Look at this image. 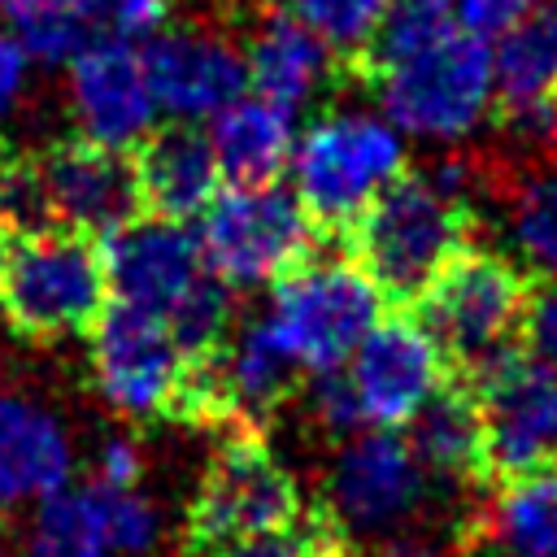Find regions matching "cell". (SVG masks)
Wrapping results in <instances>:
<instances>
[{"label":"cell","instance_id":"cell-1","mask_svg":"<svg viewBox=\"0 0 557 557\" xmlns=\"http://www.w3.org/2000/svg\"><path fill=\"white\" fill-rule=\"evenodd\" d=\"M374 104L431 148H461L496 117V65L453 0H392L357 61Z\"/></svg>","mask_w":557,"mask_h":557},{"label":"cell","instance_id":"cell-2","mask_svg":"<svg viewBox=\"0 0 557 557\" xmlns=\"http://www.w3.org/2000/svg\"><path fill=\"white\" fill-rule=\"evenodd\" d=\"M479 205V170L466 157H440L426 170H405L352 226L357 261L400 300H418L440 270L466 252Z\"/></svg>","mask_w":557,"mask_h":557},{"label":"cell","instance_id":"cell-3","mask_svg":"<svg viewBox=\"0 0 557 557\" xmlns=\"http://www.w3.org/2000/svg\"><path fill=\"white\" fill-rule=\"evenodd\" d=\"M109 296L174 326V335L209 357L231 331V287L209 270L196 231L174 218H131L104 235Z\"/></svg>","mask_w":557,"mask_h":557},{"label":"cell","instance_id":"cell-4","mask_svg":"<svg viewBox=\"0 0 557 557\" xmlns=\"http://www.w3.org/2000/svg\"><path fill=\"white\" fill-rule=\"evenodd\" d=\"M444 357L422 318H379L339 370L309 374V413L335 435L400 431L444 392Z\"/></svg>","mask_w":557,"mask_h":557},{"label":"cell","instance_id":"cell-5","mask_svg":"<svg viewBox=\"0 0 557 557\" xmlns=\"http://www.w3.org/2000/svg\"><path fill=\"white\" fill-rule=\"evenodd\" d=\"M109 305L104 252L91 235L57 222H26L0 235V313L35 344L87 335Z\"/></svg>","mask_w":557,"mask_h":557},{"label":"cell","instance_id":"cell-6","mask_svg":"<svg viewBox=\"0 0 557 557\" xmlns=\"http://www.w3.org/2000/svg\"><path fill=\"white\" fill-rule=\"evenodd\" d=\"M409 170V139L383 109H326L292 148V191L318 226L352 231Z\"/></svg>","mask_w":557,"mask_h":557},{"label":"cell","instance_id":"cell-7","mask_svg":"<svg viewBox=\"0 0 557 557\" xmlns=\"http://www.w3.org/2000/svg\"><path fill=\"white\" fill-rule=\"evenodd\" d=\"M196 357L170 322L109 300L87 331V379L96 400L122 422H157L170 413H191Z\"/></svg>","mask_w":557,"mask_h":557},{"label":"cell","instance_id":"cell-8","mask_svg":"<svg viewBox=\"0 0 557 557\" xmlns=\"http://www.w3.org/2000/svg\"><path fill=\"white\" fill-rule=\"evenodd\" d=\"M383 287L357 257H305L278 283L261 322L305 374L339 370L383 318Z\"/></svg>","mask_w":557,"mask_h":557},{"label":"cell","instance_id":"cell-9","mask_svg":"<svg viewBox=\"0 0 557 557\" xmlns=\"http://www.w3.org/2000/svg\"><path fill=\"white\" fill-rule=\"evenodd\" d=\"M527 305H531V283L518 257L492 248H466L418 296V318L448 357L479 370L513 352L509 344L522 339Z\"/></svg>","mask_w":557,"mask_h":557},{"label":"cell","instance_id":"cell-10","mask_svg":"<svg viewBox=\"0 0 557 557\" xmlns=\"http://www.w3.org/2000/svg\"><path fill=\"white\" fill-rule=\"evenodd\" d=\"M196 222L200 252L231 292L278 283L296 261L309 257L318 226L300 196L278 183H231Z\"/></svg>","mask_w":557,"mask_h":557},{"label":"cell","instance_id":"cell-11","mask_svg":"<svg viewBox=\"0 0 557 557\" xmlns=\"http://www.w3.org/2000/svg\"><path fill=\"white\" fill-rule=\"evenodd\" d=\"M431 474L396 431H352L331 453L322 474V513L326 527L344 540H383L418 522Z\"/></svg>","mask_w":557,"mask_h":557},{"label":"cell","instance_id":"cell-12","mask_svg":"<svg viewBox=\"0 0 557 557\" xmlns=\"http://www.w3.org/2000/svg\"><path fill=\"white\" fill-rule=\"evenodd\" d=\"M17 213H44L78 235H109L144 205L135 161L96 139H57L35 161L13 165Z\"/></svg>","mask_w":557,"mask_h":557},{"label":"cell","instance_id":"cell-13","mask_svg":"<svg viewBox=\"0 0 557 557\" xmlns=\"http://www.w3.org/2000/svg\"><path fill=\"white\" fill-rule=\"evenodd\" d=\"M300 513V483L292 470L252 435H239L213 453L205 466L191 505H187V540L205 557L244 535H261L287 527Z\"/></svg>","mask_w":557,"mask_h":557},{"label":"cell","instance_id":"cell-14","mask_svg":"<svg viewBox=\"0 0 557 557\" xmlns=\"http://www.w3.org/2000/svg\"><path fill=\"white\" fill-rule=\"evenodd\" d=\"M65 113L83 139L135 152L161 117L144 52L126 39H87L65 61Z\"/></svg>","mask_w":557,"mask_h":557},{"label":"cell","instance_id":"cell-15","mask_svg":"<svg viewBox=\"0 0 557 557\" xmlns=\"http://www.w3.org/2000/svg\"><path fill=\"white\" fill-rule=\"evenodd\" d=\"M144 65L161 113L174 122H209L248 87L244 39L205 17L161 26L144 48Z\"/></svg>","mask_w":557,"mask_h":557},{"label":"cell","instance_id":"cell-16","mask_svg":"<svg viewBox=\"0 0 557 557\" xmlns=\"http://www.w3.org/2000/svg\"><path fill=\"white\" fill-rule=\"evenodd\" d=\"M300 374L305 370L292 361L278 335L261 318H252L226 331V339L200 361L191 413H213L222 422L257 431L287 405Z\"/></svg>","mask_w":557,"mask_h":557},{"label":"cell","instance_id":"cell-17","mask_svg":"<svg viewBox=\"0 0 557 557\" xmlns=\"http://www.w3.org/2000/svg\"><path fill=\"white\" fill-rule=\"evenodd\" d=\"M483 418H487V461L500 474H522L557 457V370L527 352H505L474 370Z\"/></svg>","mask_w":557,"mask_h":557},{"label":"cell","instance_id":"cell-18","mask_svg":"<svg viewBox=\"0 0 557 557\" xmlns=\"http://www.w3.org/2000/svg\"><path fill=\"white\" fill-rule=\"evenodd\" d=\"M78 444L57 405L0 387V509H35L74 483Z\"/></svg>","mask_w":557,"mask_h":557},{"label":"cell","instance_id":"cell-19","mask_svg":"<svg viewBox=\"0 0 557 557\" xmlns=\"http://www.w3.org/2000/svg\"><path fill=\"white\" fill-rule=\"evenodd\" d=\"M496 113L505 131L544 152L557 144V0L496 39Z\"/></svg>","mask_w":557,"mask_h":557},{"label":"cell","instance_id":"cell-20","mask_svg":"<svg viewBox=\"0 0 557 557\" xmlns=\"http://www.w3.org/2000/svg\"><path fill=\"white\" fill-rule=\"evenodd\" d=\"M248 87L300 113L313 104L335 78V52L283 4H257L244 30Z\"/></svg>","mask_w":557,"mask_h":557},{"label":"cell","instance_id":"cell-21","mask_svg":"<svg viewBox=\"0 0 557 557\" xmlns=\"http://www.w3.org/2000/svg\"><path fill=\"white\" fill-rule=\"evenodd\" d=\"M135 174L139 196L157 218H200L205 205L222 191V165L213 157L209 131H196V122H174L152 131L135 148Z\"/></svg>","mask_w":557,"mask_h":557},{"label":"cell","instance_id":"cell-22","mask_svg":"<svg viewBox=\"0 0 557 557\" xmlns=\"http://www.w3.org/2000/svg\"><path fill=\"white\" fill-rule=\"evenodd\" d=\"M296 113L270 96H239L209 117V144L231 183H274L296 148Z\"/></svg>","mask_w":557,"mask_h":557},{"label":"cell","instance_id":"cell-23","mask_svg":"<svg viewBox=\"0 0 557 557\" xmlns=\"http://www.w3.org/2000/svg\"><path fill=\"white\" fill-rule=\"evenodd\" d=\"M479 540L487 557H557V461L505 474L479 518Z\"/></svg>","mask_w":557,"mask_h":557},{"label":"cell","instance_id":"cell-24","mask_svg":"<svg viewBox=\"0 0 557 557\" xmlns=\"http://www.w3.org/2000/svg\"><path fill=\"white\" fill-rule=\"evenodd\" d=\"M409 448L435 483H466L483 474L487 461V418L479 392L444 387L409 426Z\"/></svg>","mask_w":557,"mask_h":557},{"label":"cell","instance_id":"cell-25","mask_svg":"<svg viewBox=\"0 0 557 557\" xmlns=\"http://www.w3.org/2000/svg\"><path fill=\"white\" fill-rule=\"evenodd\" d=\"M505 239L513 257L557 283V165H535L505 191Z\"/></svg>","mask_w":557,"mask_h":557},{"label":"cell","instance_id":"cell-26","mask_svg":"<svg viewBox=\"0 0 557 557\" xmlns=\"http://www.w3.org/2000/svg\"><path fill=\"white\" fill-rule=\"evenodd\" d=\"M26 557H113L87 483H70L30 509Z\"/></svg>","mask_w":557,"mask_h":557},{"label":"cell","instance_id":"cell-27","mask_svg":"<svg viewBox=\"0 0 557 557\" xmlns=\"http://www.w3.org/2000/svg\"><path fill=\"white\" fill-rule=\"evenodd\" d=\"M104 540L113 557H157L165 548V509L139 483H100L87 479Z\"/></svg>","mask_w":557,"mask_h":557},{"label":"cell","instance_id":"cell-28","mask_svg":"<svg viewBox=\"0 0 557 557\" xmlns=\"http://www.w3.org/2000/svg\"><path fill=\"white\" fill-rule=\"evenodd\" d=\"M0 13L39 65H65L91 39L78 0H0Z\"/></svg>","mask_w":557,"mask_h":557},{"label":"cell","instance_id":"cell-29","mask_svg":"<svg viewBox=\"0 0 557 557\" xmlns=\"http://www.w3.org/2000/svg\"><path fill=\"white\" fill-rule=\"evenodd\" d=\"M392 0H283L287 13H296L339 61H361L374 44Z\"/></svg>","mask_w":557,"mask_h":557},{"label":"cell","instance_id":"cell-30","mask_svg":"<svg viewBox=\"0 0 557 557\" xmlns=\"http://www.w3.org/2000/svg\"><path fill=\"white\" fill-rule=\"evenodd\" d=\"M339 535L326 527V522H287V527H274V531H261V535H244L226 548H213L205 557H339L335 553Z\"/></svg>","mask_w":557,"mask_h":557},{"label":"cell","instance_id":"cell-31","mask_svg":"<svg viewBox=\"0 0 557 557\" xmlns=\"http://www.w3.org/2000/svg\"><path fill=\"white\" fill-rule=\"evenodd\" d=\"M87 26L104 39H152L165 26L170 0H78Z\"/></svg>","mask_w":557,"mask_h":557},{"label":"cell","instance_id":"cell-32","mask_svg":"<svg viewBox=\"0 0 557 557\" xmlns=\"http://www.w3.org/2000/svg\"><path fill=\"white\" fill-rule=\"evenodd\" d=\"M457 17L466 30L483 35V39H500L505 30H513L518 22H527L531 13H540L553 0H453Z\"/></svg>","mask_w":557,"mask_h":557},{"label":"cell","instance_id":"cell-33","mask_svg":"<svg viewBox=\"0 0 557 557\" xmlns=\"http://www.w3.org/2000/svg\"><path fill=\"white\" fill-rule=\"evenodd\" d=\"M522 348H527V357H535L540 366L557 370V283L531 292L527 322H522Z\"/></svg>","mask_w":557,"mask_h":557},{"label":"cell","instance_id":"cell-34","mask_svg":"<svg viewBox=\"0 0 557 557\" xmlns=\"http://www.w3.org/2000/svg\"><path fill=\"white\" fill-rule=\"evenodd\" d=\"M30 65L35 57L22 48L17 35H0V131L22 113L30 96Z\"/></svg>","mask_w":557,"mask_h":557},{"label":"cell","instance_id":"cell-35","mask_svg":"<svg viewBox=\"0 0 557 557\" xmlns=\"http://www.w3.org/2000/svg\"><path fill=\"white\" fill-rule=\"evenodd\" d=\"M144 474V448L126 431H109L91 448V479L100 483H139Z\"/></svg>","mask_w":557,"mask_h":557},{"label":"cell","instance_id":"cell-36","mask_svg":"<svg viewBox=\"0 0 557 557\" xmlns=\"http://www.w3.org/2000/svg\"><path fill=\"white\" fill-rule=\"evenodd\" d=\"M361 557H453L448 540L435 535V531H422V527H405V531H392L383 540H370L361 548Z\"/></svg>","mask_w":557,"mask_h":557},{"label":"cell","instance_id":"cell-37","mask_svg":"<svg viewBox=\"0 0 557 557\" xmlns=\"http://www.w3.org/2000/svg\"><path fill=\"white\" fill-rule=\"evenodd\" d=\"M13 213H17V187H13V170H9V165H0V235L9 231Z\"/></svg>","mask_w":557,"mask_h":557},{"label":"cell","instance_id":"cell-38","mask_svg":"<svg viewBox=\"0 0 557 557\" xmlns=\"http://www.w3.org/2000/svg\"><path fill=\"white\" fill-rule=\"evenodd\" d=\"M4 548H9V531H4V518H0V557H4Z\"/></svg>","mask_w":557,"mask_h":557},{"label":"cell","instance_id":"cell-39","mask_svg":"<svg viewBox=\"0 0 557 557\" xmlns=\"http://www.w3.org/2000/svg\"><path fill=\"white\" fill-rule=\"evenodd\" d=\"M0 326H4V313H0Z\"/></svg>","mask_w":557,"mask_h":557}]
</instances>
